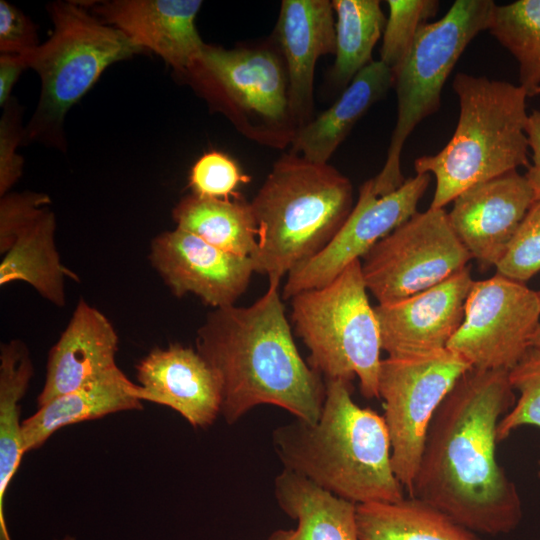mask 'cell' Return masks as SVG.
<instances>
[{
	"instance_id": "1",
	"label": "cell",
	"mask_w": 540,
	"mask_h": 540,
	"mask_svg": "<svg viewBox=\"0 0 540 540\" xmlns=\"http://www.w3.org/2000/svg\"><path fill=\"white\" fill-rule=\"evenodd\" d=\"M508 372L471 368L458 379L432 419L408 495L492 536L510 533L523 516L496 453L498 423L516 402Z\"/></svg>"
},
{
	"instance_id": "2",
	"label": "cell",
	"mask_w": 540,
	"mask_h": 540,
	"mask_svg": "<svg viewBox=\"0 0 540 540\" xmlns=\"http://www.w3.org/2000/svg\"><path fill=\"white\" fill-rule=\"evenodd\" d=\"M279 285L269 280L249 306L214 309L197 330L196 350L220 380V415L229 425L263 404L310 423L321 415L325 381L298 351Z\"/></svg>"
},
{
	"instance_id": "3",
	"label": "cell",
	"mask_w": 540,
	"mask_h": 540,
	"mask_svg": "<svg viewBox=\"0 0 540 540\" xmlns=\"http://www.w3.org/2000/svg\"><path fill=\"white\" fill-rule=\"evenodd\" d=\"M324 381L325 400L316 422L295 418L272 432L284 469L357 505L403 499L383 416L355 403L352 382Z\"/></svg>"
},
{
	"instance_id": "4",
	"label": "cell",
	"mask_w": 540,
	"mask_h": 540,
	"mask_svg": "<svg viewBox=\"0 0 540 540\" xmlns=\"http://www.w3.org/2000/svg\"><path fill=\"white\" fill-rule=\"evenodd\" d=\"M257 225L256 273L281 281L321 252L349 217L351 181L331 165L286 153L250 202Z\"/></svg>"
},
{
	"instance_id": "5",
	"label": "cell",
	"mask_w": 540,
	"mask_h": 540,
	"mask_svg": "<svg viewBox=\"0 0 540 540\" xmlns=\"http://www.w3.org/2000/svg\"><path fill=\"white\" fill-rule=\"evenodd\" d=\"M456 129L444 148L414 162L416 174L436 180L430 208H443L468 188L530 166L525 127L527 95L519 85L457 73Z\"/></svg>"
},
{
	"instance_id": "6",
	"label": "cell",
	"mask_w": 540,
	"mask_h": 540,
	"mask_svg": "<svg viewBox=\"0 0 540 540\" xmlns=\"http://www.w3.org/2000/svg\"><path fill=\"white\" fill-rule=\"evenodd\" d=\"M361 260L328 284L291 299L290 321L309 351L307 363L324 380H359L367 399H379L381 338L368 300Z\"/></svg>"
},
{
	"instance_id": "7",
	"label": "cell",
	"mask_w": 540,
	"mask_h": 540,
	"mask_svg": "<svg viewBox=\"0 0 540 540\" xmlns=\"http://www.w3.org/2000/svg\"><path fill=\"white\" fill-rule=\"evenodd\" d=\"M49 13L51 37L29 57V68L41 79L36 111L27 126V140L61 147L68 110L111 64L144 51L117 28L105 24L76 2H54Z\"/></svg>"
},
{
	"instance_id": "8",
	"label": "cell",
	"mask_w": 540,
	"mask_h": 540,
	"mask_svg": "<svg viewBox=\"0 0 540 540\" xmlns=\"http://www.w3.org/2000/svg\"><path fill=\"white\" fill-rule=\"evenodd\" d=\"M180 76L248 139L274 149L291 145L298 125L284 60L273 48L205 44L200 59Z\"/></svg>"
},
{
	"instance_id": "9",
	"label": "cell",
	"mask_w": 540,
	"mask_h": 540,
	"mask_svg": "<svg viewBox=\"0 0 540 540\" xmlns=\"http://www.w3.org/2000/svg\"><path fill=\"white\" fill-rule=\"evenodd\" d=\"M495 6L492 0H456L442 18L419 29L393 73L397 119L384 166L371 179L377 195L389 194L405 182L401 171L404 143L422 120L440 108L447 78L468 44L488 30Z\"/></svg>"
},
{
	"instance_id": "10",
	"label": "cell",
	"mask_w": 540,
	"mask_h": 540,
	"mask_svg": "<svg viewBox=\"0 0 540 540\" xmlns=\"http://www.w3.org/2000/svg\"><path fill=\"white\" fill-rule=\"evenodd\" d=\"M471 368L448 348L381 361L378 393L383 400L392 467L408 495L432 419L458 379Z\"/></svg>"
},
{
	"instance_id": "11",
	"label": "cell",
	"mask_w": 540,
	"mask_h": 540,
	"mask_svg": "<svg viewBox=\"0 0 540 540\" xmlns=\"http://www.w3.org/2000/svg\"><path fill=\"white\" fill-rule=\"evenodd\" d=\"M367 290L378 304L405 299L458 273L472 259L446 211L416 212L362 258Z\"/></svg>"
},
{
	"instance_id": "12",
	"label": "cell",
	"mask_w": 540,
	"mask_h": 540,
	"mask_svg": "<svg viewBox=\"0 0 540 540\" xmlns=\"http://www.w3.org/2000/svg\"><path fill=\"white\" fill-rule=\"evenodd\" d=\"M540 323V296L500 274L474 281L463 321L447 348L480 370H511Z\"/></svg>"
},
{
	"instance_id": "13",
	"label": "cell",
	"mask_w": 540,
	"mask_h": 540,
	"mask_svg": "<svg viewBox=\"0 0 540 540\" xmlns=\"http://www.w3.org/2000/svg\"><path fill=\"white\" fill-rule=\"evenodd\" d=\"M429 182L430 174H416L383 196L374 192L371 179L364 182L357 203L331 242L287 274L282 298L289 300L301 291L324 286L349 264L360 260L417 212L418 202Z\"/></svg>"
},
{
	"instance_id": "14",
	"label": "cell",
	"mask_w": 540,
	"mask_h": 540,
	"mask_svg": "<svg viewBox=\"0 0 540 540\" xmlns=\"http://www.w3.org/2000/svg\"><path fill=\"white\" fill-rule=\"evenodd\" d=\"M48 195L10 193L0 201V284L23 281L56 306L65 304V277L77 279L60 260L55 215Z\"/></svg>"
},
{
	"instance_id": "15",
	"label": "cell",
	"mask_w": 540,
	"mask_h": 540,
	"mask_svg": "<svg viewBox=\"0 0 540 540\" xmlns=\"http://www.w3.org/2000/svg\"><path fill=\"white\" fill-rule=\"evenodd\" d=\"M149 258L175 296L194 294L214 309L235 305L255 273L251 257L227 253L177 227L153 239Z\"/></svg>"
},
{
	"instance_id": "16",
	"label": "cell",
	"mask_w": 540,
	"mask_h": 540,
	"mask_svg": "<svg viewBox=\"0 0 540 540\" xmlns=\"http://www.w3.org/2000/svg\"><path fill=\"white\" fill-rule=\"evenodd\" d=\"M474 280L470 267L405 299L374 307L381 348L388 357L427 354L447 348L460 327Z\"/></svg>"
},
{
	"instance_id": "17",
	"label": "cell",
	"mask_w": 540,
	"mask_h": 540,
	"mask_svg": "<svg viewBox=\"0 0 540 540\" xmlns=\"http://www.w3.org/2000/svg\"><path fill=\"white\" fill-rule=\"evenodd\" d=\"M534 201L525 176L513 170L459 194L447 216L472 259L486 270L503 258Z\"/></svg>"
},
{
	"instance_id": "18",
	"label": "cell",
	"mask_w": 540,
	"mask_h": 540,
	"mask_svg": "<svg viewBox=\"0 0 540 540\" xmlns=\"http://www.w3.org/2000/svg\"><path fill=\"white\" fill-rule=\"evenodd\" d=\"M136 377L142 401L175 410L194 428H207L220 415V380L191 347L176 343L153 348L136 365Z\"/></svg>"
},
{
	"instance_id": "19",
	"label": "cell",
	"mask_w": 540,
	"mask_h": 540,
	"mask_svg": "<svg viewBox=\"0 0 540 540\" xmlns=\"http://www.w3.org/2000/svg\"><path fill=\"white\" fill-rule=\"evenodd\" d=\"M201 5L198 0H114L96 5L95 11L102 22L158 54L181 75L205 47L195 25Z\"/></svg>"
},
{
	"instance_id": "20",
	"label": "cell",
	"mask_w": 540,
	"mask_h": 540,
	"mask_svg": "<svg viewBox=\"0 0 540 540\" xmlns=\"http://www.w3.org/2000/svg\"><path fill=\"white\" fill-rule=\"evenodd\" d=\"M334 9L329 0H283L276 38L284 57L292 114L298 128L313 119L317 60L335 54Z\"/></svg>"
},
{
	"instance_id": "21",
	"label": "cell",
	"mask_w": 540,
	"mask_h": 540,
	"mask_svg": "<svg viewBox=\"0 0 540 540\" xmlns=\"http://www.w3.org/2000/svg\"><path fill=\"white\" fill-rule=\"evenodd\" d=\"M118 335L109 319L84 299L49 351L37 407L69 393L118 367Z\"/></svg>"
},
{
	"instance_id": "22",
	"label": "cell",
	"mask_w": 540,
	"mask_h": 540,
	"mask_svg": "<svg viewBox=\"0 0 540 540\" xmlns=\"http://www.w3.org/2000/svg\"><path fill=\"white\" fill-rule=\"evenodd\" d=\"M142 407L140 385L130 381L116 367L76 390L54 398L22 421L24 451L40 448L65 426Z\"/></svg>"
},
{
	"instance_id": "23",
	"label": "cell",
	"mask_w": 540,
	"mask_h": 540,
	"mask_svg": "<svg viewBox=\"0 0 540 540\" xmlns=\"http://www.w3.org/2000/svg\"><path fill=\"white\" fill-rule=\"evenodd\" d=\"M392 85V71L380 60H373L356 74L331 107L297 129L290 152L315 163H327L355 123Z\"/></svg>"
},
{
	"instance_id": "24",
	"label": "cell",
	"mask_w": 540,
	"mask_h": 540,
	"mask_svg": "<svg viewBox=\"0 0 540 540\" xmlns=\"http://www.w3.org/2000/svg\"><path fill=\"white\" fill-rule=\"evenodd\" d=\"M274 496L297 525L295 529L275 530L267 540H359L357 504L284 468L275 477Z\"/></svg>"
},
{
	"instance_id": "25",
	"label": "cell",
	"mask_w": 540,
	"mask_h": 540,
	"mask_svg": "<svg viewBox=\"0 0 540 540\" xmlns=\"http://www.w3.org/2000/svg\"><path fill=\"white\" fill-rule=\"evenodd\" d=\"M356 523L359 540H481L477 533L411 496L358 504Z\"/></svg>"
},
{
	"instance_id": "26",
	"label": "cell",
	"mask_w": 540,
	"mask_h": 540,
	"mask_svg": "<svg viewBox=\"0 0 540 540\" xmlns=\"http://www.w3.org/2000/svg\"><path fill=\"white\" fill-rule=\"evenodd\" d=\"M33 376L29 349L21 340L2 343L0 348V540H11L4 500L23 455L20 401Z\"/></svg>"
},
{
	"instance_id": "27",
	"label": "cell",
	"mask_w": 540,
	"mask_h": 540,
	"mask_svg": "<svg viewBox=\"0 0 540 540\" xmlns=\"http://www.w3.org/2000/svg\"><path fill=\"white\" fill-rule=\"evenodd\" d=\"M177 228L240 257L257 250V225L249 202L195 194L183 197L172 211Z\"/></svg>"
},
{
	"instance_id": "28",
	"label": "cell",
	"mask_w": 540,
	"mask_h": 540,
	"mask_svg": "<svg viewBox=\"0 0 540 540\" xmlns=\"http://www.w3.org/2000/svg\"><path fill=\"white\" fill-rule=\"evenodd\" d=\"M336 14L333 84L345 89L372 60V51L383 34L386 18L378 0H333Z\"/></svg>"
},
{
	"instance_id": "29",
	"label": "cell",
	"mask_w": 540,
	"mask_h": 540,
	"mask_svg": "<svg viewBox=\"0 0 540 540\" xmlns=\"http://www.w3.org/2000/svg\"><path fill=\"white\" fill-rule=\"evenodd\" d=\"M488 30L518 62L527 97L540 94V0L496 5Z\"/></svg>"
},
{
	"instance_id": "30",
	"label": "cell",
	"mask_w": 540,
	"mask_h": 540,
	"mask_svg": "<svg viewBox=\"0 0 540 540\" xmlns=\"http://www.w3.org/2000/svg\"><path fill=\"white\" fill-rule=\"evenodd\" d=\"M380 61L394 73L410 51L419 29L435 16L436 0H388Z\"/></svg>"
},
{
	"instance_id": "31",
	"label": "cell",
	"mask_w": 540,
	"mask_h": 540,
	"mask_svg": "<svg viewBox=\"0 0 540 540\" xmlns=\"http://www.w3.org/2000/svg\"><path fill=\"white\" fill-rule=\"evenodd\" d=\"M508 377L520 397L498 423V443L521 426L540 427V348L529 347L520 361L509 370Z\"/></svg>"
},
{
	"instance_id": "32",
	"label": "cell",
	"mask_w": 540,
	"mask_h": 540,
	"mask_svg": "<svg viewBox=\"0 0 540 540\" xmlns=\"http://www.w3.org/2000/svg\"><path fill=\"white\" fill-rule=\"evenodd\" d=\"M496 269L521 283L540 271V200L529 208Z\"/></svg>"
},
{
	"instance_id": "33",
	"label": "cell",
	"mask_w": 540,
	"mask_h": 540,
	"mask_svg": "<svg viewBox=\"0 0 540 540\" xmlns=\"http://www.w3.org/2000/svg\"><path fill=\"white\" fill-rule=\"evenodd\" d=\"M250 182L239 164L229 155L216 150L204 153L194 163L189 175L193 194L200 197L230 199L241 184Z\"/></svg>"
},
{
	"instance_id": "34",
	"label": "cell",
	"mask_w": 540,
	"mask_h": 540,
	"mask_svg": "<svg viewBox=\"0 0 540 540\" xmlns=\"http://www.w3.org/2000/svg\"><path fill=\"white\" fill-rule=\"evenodd\" d=\"M36 27L14 5L0 1V52L30 57L39 47Z\"/></svg>"
},
{
	"instance_id": "35",
	"label": "cell",
	"mask_w": 540,
	"mask_h": 540,
	"mask_svg": "<svg viewBox=\"0 0 540 540\" xmlns=\"http://www.w3.org/2000/svg\"><path fill=\"white\" fill-rule=\"evenodd\" d=\"M19 117L15 107H8L0 123V195L7 194L22 174L23 160L16 148L21 140Z\"/></svg>"
},
{
	"instance_id": "36",
	"label": "cell",
	"mask_w": 540,
	"mask_h": 540,
	"mask_svg": "<svg viewBox=\"0 0 540 540\" xmlns=\"http://www.w3.org/2000/svg\"><path fill=\"white\" fill-rule=\"evenodd\" d=\"M525 133L532 151V164L524 175L528 181L534 199L540 200V109L533 110L528 116Z\"/></svg>"
},
{
	"instance_id": "37",
	"label": "cell",
	"mask_w": 540,
	"mask_h": 540,
	"mask_svg": "<svg viewBox=\"0 0 540 540\" xmlns=\"http://www.w3.org/2000/svg\"><path fill=\"white\" fill-rule=\"evenodd\" d=\"M25 68H29V57L16 54L0 55V105L5 106L11 90Z\"/></svg>"
},
{
	"instance_id": "38",
	"label": "cell",
	"mask_w": 540,
	"mask_h": 540,
	"mask_svg": "<svg viewBox=\"0 0 540 540\" xmlns=\"http://www.w3.org/2000/svg\"><path fill=\"white\" fill-rule=\"evenodd\" d=\"M529 346L540 348V323L530 338Z\"/></svg>"
},
{
	"instance_id": "39",
	"label": "cell",
	"mask_w": 540,
	"mask_h": 540,
	"mask_svg": "<svg viewBox=\"0 0 540 540\" xmlns=\"http://www.w3.org/2000/svg\"><path fill=\"white\" fill-rule=\"evenodd\" d=\"M60 540H76V539H75L73 536H71V535H66V536H64V537H63L62 539H60Z\"/></svg>"
},
{
	"instance_id": "40",
	"label": "cell",
	"mask_w": 540,
	"mask_h": 540,
	"mask_svg": "<svg viewBox=\"0 0 540 540\" xmlns=\"http://www.w3.org/2000/svg\"><path fill=\"white\" fill-rule=\"evenodd\" d=\"M538 464H539L538 476L540 477V459H539V461H538Z\"/></svg>"
},
{
	"instance_id": "41",
	"label": "cell",
	"mask_w": 540,
	"mask_h": 540,
	"mask_svg": "<svg viewBox=\"0 0 540 540\" xmlns=\"http://www.w3.org/2000/svg\"><path fill=\"white\" fill-rule=\"evenodd\" d=\"M538 293H539V296H540V291H538Z\"/></svg>"
}]
</instances>
